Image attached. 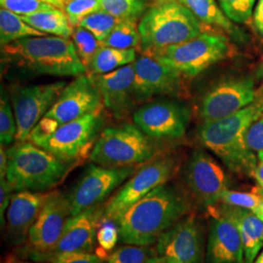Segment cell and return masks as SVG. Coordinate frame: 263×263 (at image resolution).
<instances>
[{
  "label": "cell",
  "mask_w": 263,
  "mask_h": 263,
  "mask_svg": "<svg viewBox=\"0 0 263 263\" xmlns=\"http://www.w3.org/2000/svg\"><path fill=\"white\" fill-rule=\"evenodd\" d=\"M154 254L149 247L127 245L108 254L106 263H143Z\"/></svg>",
  "instance_id": "obj_33"
},
{
  "label": "cell",
  "mask_w": 263,
  "mask_h": 263,
  "mask_svg": "<svg viewBox=\"0 0 263 263\" xmlns=\"http://www.w3.org/2000/svg\"><path fill=\"white\" fill-rule=\"evenodd\" d=\"M8 168V156L7 151L4 149V146H0V179L6 178V173Z\"/></svg>",
  "instance_id": "obj_44"
},
{
  "label": "cell",
  "mask_w": 263,
  "mask_h": 263,
  "mask_svg": "<svg viewBox=\"0 0 263 263\" xmlns=\"http://www.w3.org/2000/svg\"><path fill=\"white\" fill-rule=\"evenodd\" d=\"M246 142L256 155L257 160L263 162V116L249 127L246 134Z\"/></svg>",
  "instance_id": "obj_39"
},
{
  "label": "cell",
  "mask_w": 263,
  "mask_h": 263,
  "mask_svg": "<svg viewBox=\"0 0 263 263\" xmlns=\"http://www.w3.org/2000/svg\"><path fill=\"white\" fill-rule=\"evenodd\" d=\"M104 125L103 108L74 121L60 126L56 131L31 141L58 159L73 163L90 154Z\"/></svg>",
  "instance_id": "obj_10"
},
{
  "label": "cell",
  "mask_w": 263,
  "mask_h": 263,
  "mask_svg": "<svg viewBox=\"0 0 263 263\" xmlns=\"http://www.w3.org/2000/svg\"><path fill=\"white\" fill-rule=\"evenodd\" d=\"M254 21L258 33L263 36V0H258L254 9Z\"/></svg>",
  "instance_id": "obj_42"
},
{
  "label": "cell",
  "mask_w": 263,
  "mask_h": 263,
  "mask_svg": "<svg viewBox=\"0 0 263 263\" xmlns=\"http://www.w3.org/2000/svg\"><path fill=\"white\" fill-rule=\"evenodd\" d=\"M174 1H179V0H151V2H153V4H163V3L174 2Z\"/></svg>",
  "instance_id": "obj_50"
},
{
  "label": "cell",
  "mask_w": 263,
  "mask_h": 263,
  "mask_svg": "<svg viewBox=\"0 0 263 263\" xmlns=\"http://www.w3.org/2000/svg\"><path fill=\"white\" fill-rule=\"evenodd\" d=\"M50 192L17 191L11 198L6 215V235L12 245H23L37 219Z\"/></svg>",
  "instance_id": "obj_22"
},
{
  "label": "cell",
  "mask_w": 263,
  "mask_h": 263,
  "mask_svg": "<svg viewBox=\"0 0 263 263\" xmlns=\"http://www.w3.org/2000/svg\"><path fill=\"white\" fill-rule=\"evenodd\" d=\"M0 4L1 8L9 10L20 16H27L41 10L55 7L40 0H0Z\"/></svg>",
  "instance_id": "obj_37"
},
{
  "label": "cell",
  "mask_w": 263,
  "mask_h": 263,
  "mask_svg": "<svg viewBox=\"0 0 263 263\" xmlns=\"http://www.w3.org/2000/svg\"><path fill=\"white\" fill-rule=\"evenodd\" d=\"M205 229L202 221L189 214L181 218L156 243V252L181 263H205Z\"/></svg>",
  "instance_id": "obj_16"
},
{
  "label": "cell",
  "mask_w": 263,
  "mask_h": 263,
  "mask_svg": "<svg viewBox=\"0 0 263 263\" xmlns=\"http://www.w3.org/2000/svg\"><path fill=\"white\" fill-rule=\"evenodd\" d=\"M256 0H218L226 16L236 24H245L253 16Z\"/></svg>",
  "instance_id": "obj_35"
},
{
  "label": "cell",
  "mask_w": 263,
  "mask_h": 263,
  "mask_svg": "<svg viewBox=\"0 0 263 263\" xmlns=\"http://www.w3.org/2000/svg\"><path fill=\"white\" fill-rule=\"evenodd\" d=\"M255 96L254 77H227L204 95L200 104V116L204 123L222 119L252 104Z\"/></svg>",
  "instance_id": "obj_13"
},
{
  "label": "cell",
  "mask_w": 263,
  "mask_h": 263,
  "mask_svg": "<svg viewBox=\"0 0 263 263\" xmlns=\"http://www.w3.org/2000/svg\"><path fill=\"white\" fill-rule=\"evenodd\" d=\"M137 60L135 49H117L102 45L95 54L88 72L98 76L111 72L122 66L131 65Z\"/></svg>",
  "instance_id": "obj_26"
},
{
  "label": "cell",
  "mask_w": 263,
  "mask_h": 263,
  "mask_svg": "<svg viewBox=\"0 0 263 263\" xmlns=\"http://www.w3.org/2000/svg\"><path fill=\"white\" fill-rule=\"evenodd\" d=\"M13 188L11 187L9 182L7 181L6 178L5 179H0V223H1V228L5 226L6 219L4 214L8 210L11 198H12V192Z\"/></svg>",
  "instance_id": "obj_41"
},
{
  "label": "cell",
  "mask_w": 263,
  "mask_h": 263,
  "mask_svg": "<svg viewBox=\"0 0 263 263\" xmlns=\"http://www.w3.org/2000/svg\"><path fill=\"white\" fill-rule=\"evenodd\" d=\"M6 151V179L15 192H46L58 185L68 171L67 163L30 141L17 142Z\"/></svg>",
  "instance_id": "obj_4"
},
{
  "label": "cell",
  "mask_w": 263,
  "mask_h": 263,
  "mask_svg": "<svg viewBox=\"0 0 263 263\" xmlns=\"http://www.w3.org/2000/svg\"><path fill=\"white\" fill-rule=\"evenodd\" d=\"M103 97L91 74L77 76L66 84L58 100L28 136L33 141L56 131L66 124L74 121L104 107Z\"/></svg>",
  "instance_id": "obj_7"
},
{
  "label": "cell",
  "mask_w": 263,
  "mask_h": 263,
  "mask_svg": "<svg viewBox=\"0 0 263 263\" xmlns=\"http://www.w3.org/2000/svg\"><path fill=\"white\" fill-rule=\"evenodd\" d=\"M208 210L212 217L206 263H245L242 238L235 221L220 210L218 204Z\"/></svg>",
  "instance_id": "obj_19"
},
{
  "label": "cell",
  "mask_w": 263,
  "mask_h": 263,
  "mask_svg": "<svg viewBox=\"0 0 263 263\" xmlns=\"http://www.w3.org/2000/svg\"><path fill=\"white\" fill-rule=\"evenodd\" d=\"M97 241L104 252L112 251L119 241V231L114 221L102 220L98 229Z\"/></svg>",
  "instance_id": "obj_38"
},
{
  "label": "cell",
  "mask_w": 263,
  "mask_h": 263,
  "mask_svg": "<svg viewBox=\"0 0 263 263\" xmlns=\"http://www.w3.org/2000/svg\"><path fill=\"white\" fill-rule=\"evenodd\" d=\"M72 41L82 64L88 69L95 54L102 47L103 43L95 37L89 30L80 26L74 28L72 33Z\"/></svg>",
  "instance_id": "obj_32"
},
{
  "label": "cell",
  "mask_w": 263,
  "mask_h": 263,
  "mask_svg": "<svg viewBox=\"0 0 263 263\" xmlns=\"http://www.w3.org/2000/svg\"><path fill=\"white\" fill-rule=\"evenodd\" d=\"M135 67L127 65L105 74H91L98 86L104 105L116 119L124 118L136 102L134 84Z\"/></svg>",
  "instance_id": "obj_21"
},
{
  "label": "cell",
  "mask_w": 263,
  "mask_h": 263,
  "mask_svg": "<svg viewBox=\"0 0 263 263\" xmlns=\"http://www.w3.org/2000/svg\"><path fill=\"white\" fill-rule=\"evenodd\" d=\"M141 48L148 55L202 33L201 22L179 1L153 4L139 23Z\"/></svg>",
  "instance_id": "obj_5"
},
{
  "label": "cell",
  "mask_w": 263,
  "mask_h": 263,
  "mask_svg": "<svg viewBox=\"0 0 263 263\" xmlns=\"http://www.w3.org/2000/svg\"><path fill=\"white\" fill-rule=\"evenodd\" d=\"M165 257H166L165 263H181L179 259H177L175 257H171V256H165Z\"/></svg>",
  "instance_id": "obj_51"
},
{
  "label": "cell",
  "mask_w": 263,
  "mask_h": 263,
  "mask_svg": "<svg viewBox=\"0 0 263 263\" xmlns=\"http://www.w3.org/2000/svg\"><path fill=\"white\" fill-rule=\"evenodd\" d=\"M253 212H254V214H255L256 216H258V217H259V218H260V219L263 221V204L261 206L256 208V209L254 210Z\"/></svg>",
  "instance_id": "obj_49"
},
{
  "label": "cell",
  "mask_w": 263,
  "mask_h": 263,
  "mask_svg": "<svg viewBox=\"0 0 263 263\" xmlns=\"http://www.w3.org/2000/svg\"><path fill=\"white\" fill-rule=\"evenodd\" d=\"M17 122L13 106L8 95L2 89L0 100V142L3 146H8L16 140Z\"/></svg>",
  "instance_id": "obj_31"
},
{
  "label": "cell",
  "mask_w": 263,
  "mask_h": 263,
  "mask_svg": "<svg viewBox=\"0 0 263 263\" xmlns=\"http://www.w3.org/2000/svg\"><path fill=\"white\" fill-rule=\"evenodd\" d=\"M166 261V257L162 256L159 254H154L151 256L149 258H147L143 263H165Z\"/></svg>",
  "instance_id": "obj_47"
},
{
  "label": "cell",
  "mask_w": 263,
  "mask_h": 263,
  "mask_svg": "<svg viewBox=\"0 0 263 263\" xmlns=\"http://www.w3.org/2000/svg\"><path fill=\"white\" fill-rule=\"evenodd\" d=\"M200 22L223 29L235 39H245L244 32L229 19L215 0H179Z\"/></svg>",
  "instance_id": "obj_24"
},
{
  "label": "cell",
  "mask_w": 263,
  "mask_h": 263,
  "mask_svg": "<svg viewBox=\"0 0 263 263\" xmlns=\"http://www.w3.org/2000/svg\"><path fill=\"white\" fill-rule=\"evenodd\" d=\"M151 0H100L102 10L111 14L118 20L142 18L149 9Z\"/></svg>",
  "instance_id": "obj_29"
},
{
  "label": "cell",
  "mask_w": 263,
  "mask_h": 263,
  "mask_svg": "<svg viewBox=\"0 0 263 263\" xmlns=\"http://www.w3.org/2000/svg\"><path fill=\"white\" fill-rule=\"evenodd\" d=\"M220 210L230 216L240 231L245 263H254L263 246V221L253 211L242 208L218 205Z\"/></svg>",
  "instance_id": "obj_23"
},
{
  "label": "cell",
  "mask_w": 263,
  "mask_h": 263,
  "mask_svg": "<svg viewBox=\"0 0 263 263\" xmlns=\"http://www.w3.org/2000/svg\"><path fill=\"white\" fill-rule=\"evenodd\" d=\"M65 82L20 87L11 93L17 122V142L28 141V136L55 104Z\"/></svg>",
  "instance_id": "obj_14"
},
{
  "label": "cell",
  "mask_w": 263,
  "mask_h": 263,
  "mask_svg": "<svg viewBox=\"0 0 263 263\" xmlns=\"http://www.w3.org/2000/svg\"><path fill=\"white\" fill-rule=\"evenodd\" d=\"M10 63L41 76H77L88 73L69 38L32 36L2 46Z\"/></svg>",
  "instance_id": "obj_3"
},
{
  "label": "cell",
  "mask_w": 263,
  "mask_h": 263,
  "mask_svg": "<svg viewBox=\"0 0 263 263\" xmlns=\"http://www.w3.org/2000/svg\"><path fill=\"white\" fill-rule=\"evenodd\" d=\"M136 171L137 166L108 168L97 164L89 165L66 194L71 216H77L89 208L101 205Z\"/></svg>",
  "instance_id": "obj_12"
},
{
  "label": "cell",
  "mask_w": 263,
  "mask_h": 263,
  "mask_svg": "<svg viewBox=\"0 0 263 263\" xmlns=\"http://www.w3.org/2000/svg\"><path fill=\"white\" fill-rule=\"evenodd\" d=\"M254 77L256 79H259V80L263 79V61L261 62V64L257 66V68L255 70V73H254Z\"/></svg>",
  "instance_id": "obj_48"
},
{
  "label": "cell",
  "mask_w": 263,
  "mask_h": 263,
  "mask_svg": "<svg viewBox=\"0 0 263 263\" xmlns=\"http://www.w3.org/2000/svg\"><path fill=\"white\" fill-rule=\"evenodd\" d=\"M191 213L188 198L167 183L153 189L113 221L125 245L149 247L178 221Z\"/></svg>",
  "instance_id": "obj_1"
},
{
  "label": "cell",
  "mask_w": 263,
  "mask_h": 263,
  "mask_svg": "<svg viewBox=\"0 0 263 263\" xmlns=\"http://www.w3.org/2000/svg\"><path fill=\"white\" fill-rule=\"evenodd\" d=\"M155 153L147 136L136 125L125 123L104 128L89 155L97 165L108 168L137 166Z\"/></svg>",
  "instance_id": "obj_6"
},
{
  "label": "cell",
  "mask_w": 263,
  "mask_h": 263,
  "mask_svg": "<svg viewBox=\"0 0 263 263\" xmlns=\"http://www.w3.org/2000/svg\"><path fill=\"white\" fill-rule=\"evenodd\" d=\"M254 263H263V251L262 253L256 257V259L254 260Z\"/></svg>",
  "instance_id": "obj_52"
},
{
  "label": "cell",
  "mask_w": 263,
  "mask_h": 263,
  "mask_svg": "<svg viewBox=\"0 0 263 263\" xmlns=\"http://www.w3.org/2000/svg\"><path fill=\"white\" fill-rule=\"evenodd\" d=\"M70 216V206L66 194L59 191L50 192L37 219L28 231L26 242L20 248L18 255L38 262H51Z\"/></svg>",
  "instance_id": "obj_9"
},
{
  "label": "cell",
  "mask_w": 263,
  "mask_h": 263,
  "mask_svg": "<svg viewBox=\"0 0 263 263\" xmlns=\"http://www.w3.org/2000/svg\"><path fill=\"white\" fill-rule=\"evenodd\" d=\"M118 21L111 14L100 10L86 17L79 26L89 30L100 42L104 43Z\"/></svg>",
  "instance_id": "obj_30"
},
{
  "label": "cell",
  "mask_w": 263,
  "mask_h": 263,
  "mask_svg": "<svg viewBox=\"0 0 263 263\" xmlns=\"http://www.w3.org/2000/svg\"><path fill=\"white\" fill-rule=\"evenodd\" d=\"M263 116V91L257 90L254 102L222 119L203 123L198 131L202 144L238 175L253 177L257 157L246 142L249 127Z\"/></svg>",
  "instance_id": "obj_2"
},
{
  "label": "cell",
  "mask_w": 263,
  "mask_h": 263,
  "mask_svg": "<svg viewBox=\"0 0 263 263\" xmlns=\"http://www.w3.org/2000/svg\"><path fill=\"white\" fill-rule=\"evenodd\" d=\"M103 45L117 49H135L141 45V35L137 21L119 20Z\"/></svg>",
  "instance_id": "obj_28"
},
{
  "label": "cell",
  "mask_w": 263,
  "mask_h": 263,
  "mask_svg": "<svg viewBox=\"0 0 263 263\" xmlns=\"http://www.w3.org/2000/svg\"><path fill=\"white\" fill-rule=\"evenodd\" d=\"M42 2L48 3L50 5H53L59 9L64 10L65 11V7H66V0H40Z\"/></svg>",
  "instance_id": "obj_46"
},
{
  "label": "cell",
  "mask_w": 263,
  "mask_h": 263,
  "mask_svg": "<svg viewBox=\"0 0 263 263\" xmlns=\"http://www.w3.org/2000/svg\"><path fill=\"white\" fill-rule=\"evenodd\" d=\"M3 263H45L38 262V261H33V260H28L27 258L21 257L18 254H9L5 257L4 262Z\"/></svg>",
  "instance_id": "obj_45"
},
{
  "label": "cell",
  "mask_w": 263,
  "mask_h": 263,
  "mask_svg": "<svg viewBox=\"0 0 263 263\" xmlns=\"http://www.w3.org/2000/svg\"><path fill=\"white\" fill-rule=\"evenodd\" d=\"M21 17L29 26L45 34L69 38L72 36L74 30L68 21L66 12L57 7L41 10L30 15Z\"/></svg>",
  "instance_id": "obj_25"
},
{
  "label": "cell",
  "mask_w": 263,
  "mask_h": 263,
  "mask_svg": "<svg viewBox=\"0 0 263 263\" xmlns=\"http://www.w3.org/2000/svg\"><path fill=\"white\" fill-rule=\"evenodd\" d=\"M134 92L137 103H144L156 96H176L182 88V76L178 70L147 55L134 62Z\"/></svg>",
  "instance_id": "obj_18"
},
{
  "label": "cell",
  "mask_w": 263,
  "mask_h": 263,
  "mask_svg": "<svg viewBox=\"0 0 263 263\" xmlns=\"http://www.w3.org/2000/svg\"><path fill=\"white\" fill-rule=\"evenodd\" d=\"M220 203L232 207L254 211L263 204V196L254 189L253 192H241L227 189L223 192Z\"/></svg>",
  "instance_id": "obj_36"
},
{
  "label": "cell",
  "mask_w": 263,
  "mask_h": 263,
  "mask_svg": "<svg viewBox=\"0 0 263 263\" xmlns=\"http://www.w3.org/2000/svg\"><path fill=\"white\" fill-rule=\"evenodd\" d=\"M177 167L178 161L176 158L164 156L137 170L104 205L102 220L113 221L124 211L147 195L153 189L167 183L175 175Z\"/></svg>",
  "instance_id": "obj_11"
},
{
  "label": "cell",
  "mask_w": 263,
  "mask_h": 263,
  "mask_svg": "<svg viewBox=\"0 0 263 263\" xmlns=\"http://www.w3.org/2000/svg\"><path fill=\"white\" fill-rule=\"evenodd\" d=\"M67 1H69V0H66V2H67Z\"/></svg>",
  "instance_id": "obj_53"
},
{
  "label": "cell",
  "mask_w": 263,
  "mask_h": 263,
  "mask_svg": "<svg viewBox=\"0 0 263 263\" xmlns=\"http://www.w3.org/2000/svg\"><path fill=\"white\" fill-rule=\"evenodd\" d=\"M253 178H254L257 183V187L254 190L263 196V162H259L257 164L256 168L254 170Z\"/></svg>",
  "instance_id": "obj_43"
},
{
  "label": "cell",
  "mask_w": 263,
  "mask_h": 263,
  "mask_svg": "<svg viewBox=\"0 0 263 263\" xmlns=\"http://www.w3.org/2000/svg\"><path fill=\"white\" fill-rule=\"evenodd\" d=\"M229 54L230 44L226 35L202 32L186 42L161 49L147 56L173 67L182 76L194 77Z\"/></svg>",
  "instance_id": "obj_8"
},
{
  "label": "cell",
  "mask_w": 263,
  "mask_h": 263,
  "mask_svg": "<svg viewBox=\"0 0 263 263\" xmlns=\"http://www.w3.org/2000/svg\"><path fill=\"white\" fill-rule=\"evenodd\" d=\"M184 179L192 197L206 209L220 203L223 192L228 189L224 171L207 152L194 151L188 160Z\"/></svg>",
  "instance_id": "obj_15"
},
{
  "label": "cell",
  "mask_w": 263,
  "mask_h": 263,
  "mask_svg": "<svg viewBox=\"0 0 263 263\" xmlns=\"http://www.w3.org/2000/svg\"><path fill=\"white\" fill-rule=\"evenodd\" d=\"M51 263H104L99 256L91 253H69L54 258Z\"/></svg>",
  "instance_id": "obj_40"
},
{
  "label": "cell",
  "mask_w": 263,
  "mask_h": 263,
  "mask_svg": "<svg viewBox=\"0 0 263 263\" xmlns=\"http://www.w3.org/2000/svg\"><path fill=\"white\" fill-rule=\"evenodd\" d=\"M103 216L104 206L102 205L89 208L77 216H70L57 246L52 261L62 254L92 253Z\"/></svg>",
  "instance_id": "obj_20"
},
{
  "label": "cell",
  "mask_w": 263,
  "mask_h": 263,
  "mask_svg": "<svg viewBox=\"0 0 263 263\" xmlns=\"http://www.w3.org/2000/svg\"><path fill=\"white\" fill-rule=\"evenodd\" d=\"M134 123L147 137L155 140H176L183 137L188 111L180 104L157 101L144 104L134 114Z\"/></svg>",
  "instance_id": "obj_17"
},
{
  "label": "cell",
  "mask_w": 263,
  "mask_h": 263,
  "mask_svg": "<svg viewBox=\"0 0 263 263\" xmlns=\"http://www.w3.org/2000/svg\"><path fill=\"white\" fill-rule=\"evenodd\" d=\"M102 10L100 0H69L66 2L65 12L72 27H78L89 15Z\"/></svg>",
  "instance_id": "obj_34"
},
{
  "label": "cell",
  "mask_w": 263,
  "mask_h": 263,
  "mask_svg": "<svg viewBox=\"0 0 263 263\" xmlns=\"http://www.w3.org/2000/svg\"><path fill=\"white\" fill-rule=\"evenodd\" d=\"M45 33L39 31L27 24L22 17L9 10H0V43L1 46L23 38L44 36Z\"/></svg>",
  "instance_id": "obj_27"
}]
</instances>
